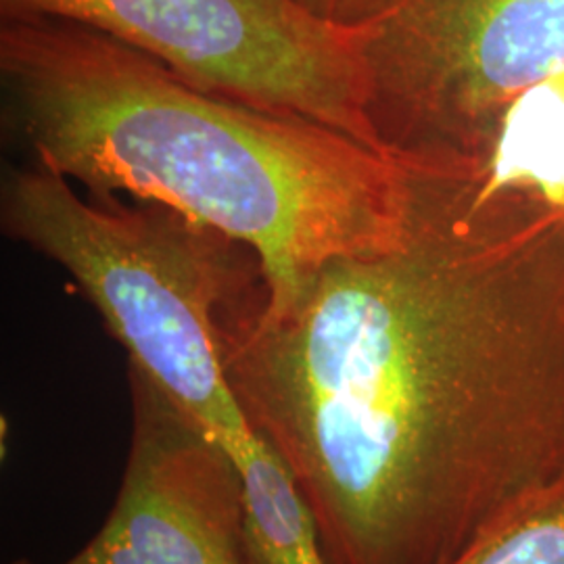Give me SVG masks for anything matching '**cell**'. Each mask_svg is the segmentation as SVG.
I'll list each match as a JSON object with an SVG mask.
<instances>
[{
	"mask_svg": "<svg viewBox=\"0 0 564 564\" xmlns=\"http://www.w3.org/2000/svg\"><path fill=\"white\" fill-rule=\"evenodd\" d=\"M2 230L63 265L147 379L239 460L256 444L224 370L218 321L256 253L160 203L82 202L41 163L13 167L0 193Z\"/></svg>",
	"mask_w": 564,
	"mask_h": 564,
	"instance_id": "3957f363",
	"label": "cell"
},
{
	"mask_svg": "<svg viewBox=\"0 0 564 564\" xmlns=\"http://www.w3.org/2000/svg\"><path fill=\"white\" fill-rule=\"evenodd\" d=\"M223 307L224 370L310 508L328 564H449L564 481V230L405 228L324 263L281 310Z\"/></svg>",
	"mask_w": 564,
	"mask_h": 564,
	"instance_id": "6da1fadb",
	"label": "cell"
},
{
	"mask_svg": "<svg viewBox=\"0 0 564 564\" xmlns=\"http://www.w3.org/2000/svg\"><path fill=\"white\" fill-rule=\"evenodd\" d=\"M0 82L4 126L32 162L90 199L160 203L249 247L268 310L324 263L405 239L402 182L383 153L203 93L90 25L2 15Z\"/></svg>",
	"mask_w": 564,
	"mask_h": 564,
	"instance_id": "7a4b0ae2",
	"label": "cell"
},
{
	"mask_svg": "<svg viewBox=\"0 0 564 564\" xmlns=\"http://www.w3.org/2000/svg\"><path fill=\"white\" fill-rule=\"evenodd\" d=\"M237 463L258 563L328 564L314 517L276 452L258 437Z\"/></svg>",
	"mask_w": 564,
	"mask_h": 564,
	"instance_id": "ba28073f",
	"label": "cell"
},
{
	"mask_svg": "<svg viewBox=\"0 0 564 564\" xmlns=\"http://www.w3.org/2000/svg\"><path fill=\"white\" fill-rule=\"evenodd\" d=\"M356 34L387 160L458 141L564 74V0H389Z\"/></svg>",
	"mask_w": 564,
	"mask_h": 564,
	"instance_id": "5b68a950",
	"label": "cell"
},
{
	"mask_svg": "<svg viewBox=\"0 0 564 564\" xmlns=\"http://www.w3.org/2000/svg\"><path fill=\"white\" fill-rule=\"evenodd\" d=\"M128 377L132 442L118 500L61 564H260L235 456L141 370L128 366Z\"/></svg>",
	"mask_w": 564,
	"mask_h": 564,
	"instance_id": "8992f818",
	"label": "cell"
},
{
	"mask_svg": "<svg viewBox=\"0 0 564 564\" xmlns=\"http://www.w3.org/2000/svg\"><path fill=\"white\" fill-rule=\"evenodd\" d=\"M312 15L343 28H360L381 13L384 0H295Z\"/></svg>",
	"mask_w": 564,
	"mask_h": 564,
	"instance_id": "30bf717a",
	"label": "cell"
},
{
	"mask_svg": "<svg viewBox=\"0 0 564 564\" xmlns=\"http://www.w3.org/2000/svg\"><path fill=\"white\" fill-rule=\"evenodd\" d=\"M449 564H564V481L508 510Z\"/></svg>",
	"mask_w": 564,
	"mask_h": 564,
	"instance_id": "9c48e42d",
	"label": "cell"
},
{
	"mask_svg": "<svg viewBox=\"0 0 564 564\" xmlns=\"http://www.w3.org/2000/svg\"><path fill=\"white\" fill-rule=\"evenodd\" d=\"M387 2H389V0H384L383 9L387 7ZM383 9H381V11H383Z\"/></svg>",
	"mask_w": 564,
	"mask_h": 564,
	"instance_id": "8fae6325",
	"label": "cell"
},
{
	"mask_svg": "<svg viewBox=\"0 0 564 564\" xmlns=\"http://www.w3.org/2000/svg\"><path fill=\"white\" fill-rule=\"evenodd\" d=\"M0 15L78 21L203 93L314 121L379 151L356 28L295 0H0Z\"/></svg>",
	"mask_w": 564,
	"mask_h": 564,
	"instance_id": "277c9868",
	"label": "cell"
},
{
	"mask_svg": "<svg viewBox=\"0 0 564 564\" xmlns=\"http://www.w3.org/2000/svg\"><path fill=\"white\" fill-rule=\"evenodd\" d=\"M405 228L506 242L564 230V74L527 88L463 139L391 160Z\"/></svg>",
	"mask_w": 564,
	"mask_h": 564,
	"instance_id": "52a82bcc",
	"label": "cell"
}]
</instances>
